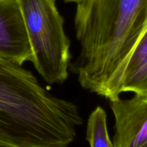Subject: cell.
I'll return each instance as SVG.
<instances>
[{"label": "cell", "mask_w": 147, "mask_h": 147, "mask_svg": "<svg viewBox=\"0 0 147 147\" xmlns=\"http://www.w3.org/2000/svg\"><path fill=\"white\" fill-rule=\"evenodd\" d=\"M86 140L89 147H114L108 133L106 112L101 106H97L88 117Z\"/></svg>", "instance_id": "6"}, {"label": "cell", "mask_w": 147, "mask_h": 147, "mask_svg": "<svg viewBox=\"0 0 147 147\" xmlns=\"http://www.w3.org/2000/svg\"><path fill=\"white\" fill-rule=\"evenodd\" d=\"M147 28V19H146V25H145V29H144V31H145L146 30V29ZM143 32V33H144Z\"/></svg>", "instance_id": "10"}, {"label": "cell", "mask_w": 147, "mask_h": 147, "mask_svg": "<svg viewBox=\"0 0 147 147\" xmlns=\"http://www.w3.org/2000/svg\"><path fill=\"white\" fill-rule=\"evenodd\" d=\"M146 19L147 0H84L76 4L80 50L70 68L84 89L108 100L120 96L125 67Z\"/></svg>", "instance_id": "1"}, {"label": "cell", "mask_w": 147, "mask_h": 147, "mask_svg": "<svg viewBox=\"0 0 147 147\" xmlns=\"http://www.w3.org/2000/svg\"><path fill=\"white\" fill-rule=\"evenodd\" d=\"M121 90L122 93L147 95V57L133 68L124 73Z\"/></svg>", "instance_id": "7"}, {"label": "cell", "mask_w": 147, "mask_h": 147, "mask_svg": "<svg viewBox=\"0 0 147 147\" xmlns=\"http://www.w3.org/2000/svg\"><path fill=\"white\" fill-rule=\"evenodd\" d=\"M0 57L20 65L33 60L24 20L17 0H0Z\"/></svg>", "instance_id": "5"}, {"label": "cell", "mask_w": 147, "mask_h": 147, "mask_svg": "<svg viewBox=\"0 0 147 147\" xmlns=\"http://www.w3.org/2000/svg\"><path fill=\"white\" fill-rule=\"evenodd\" d=\"M147 57V28L141 36L134 47L129 59L127 63L125 69V73L127 70H131L135 66H136L141 61H142L145 57ZM124 75V74H123Z\"/></svg>", "instance_id": "8"}, {"label": "cell", "mask_w": 147, "mask_h": 147, "mask_svg": "<svg viewBox=\"0 0 147 147\" xmlns=\"http://www.w3.org/2000/svg\"><path fill=\"white\" fill-rule=\"evenodd\" d=\"M83 119L30 70L0 57V147H68Z\"/></svg>", "instance_id": "2"}, {"label": "cell", "mask_w": 147, "mask_h": 147, "mask_svg": "<svg viewBox=\"0 0 147 147\" xmlns=\"http://www.w3.org/2000/svg\"><path fill=\"white\" fill-rule=\"evenodd\" d=\"M17 1L31 46V63L48 84H63L69 78L71 42L56 0Z\"/></svg>", "instance_id": "3"}, {"label": "cell", "mask_w": 147, "mask_h": 147, "mask_svg": "<svg viewBox=\"0 0 147 147\" xmlns=\"http://www.w3.org/2000/svg\"><path fill=\"white\" fill-rule=\"evenodd\" d=\"M113 114L114 147H147V95L108 100Z\"/></svg>", "instance_id": "4"}, {"label": "cell", "mask_w": 147, "mask_h": 147, "mask_svg": "<svg viewBox=\"0 0 147 147\" xmlns=\"http://www.w3.org/2000/svg\"><path fill=\"white\" fill-rule=\"evenodd\" d=\"M63 1H64V2L66 3H75V4H77L83 1L84 0H63Z\"/></svg>", "instance_id": "9"}]
</instances>
